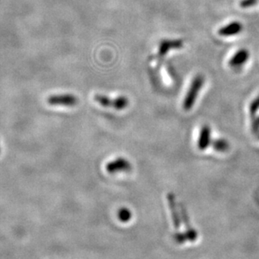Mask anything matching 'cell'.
I'll list each match as a JSON object with an SVG mask.
<instances>
[{"mask_svg":"<svg viewBox=\"0 0 259 259\" xmlns=\"http://www.w3.org/2000/svg\"><path fill=\"white\" fill-rule=\"evenodd\" d=\"M204 78L201 74H199L194 78L189 86V90L187 92L186 96L183 100V110L189 111L195 105V101L197 100L199 94L201 90L202 87L204 85Z\"/></svg>","mask_w":259,"mask_h":259,"instance_id":"cell-1","label":"cell"},{"mask_svg":"<svg viewBox=\"0 0 259 259\" xmlns=\"http://www.w3.org/2000/svg\"><path fill=\"white\" fill-rule=\"evenodd\" d=\"M79 102V99L72 94L53 95L47 98V103L52 106H75Z\"/></svg>","mask_w":259,"mask_h":259,"instance_id":"cell-2","label":"cell"},{"mask_svg":"<svg viewBox=\"0 0 259 259\" xmlns=\"http://www.w3.org/2000/svg\"><path fill=\"white\" fill-rule=\"evenodd\" d=\"M131 162L125 158H118L108 162L105 166V169L109 174L116 173H127L131 170Z\"/></svg>","mask_w":259,"mask_h":259,"instance_id":"cell-3","label":"cell"},{"mask_svg":"<svg viewBox=\"0 0 259 259\" xmlns=\"http://www.w3.org/2000/svg\"><path fill=\"white\" fill-rule=\"evenodd\" d=\"M183 46V41L182 40H162L159 44V55L165 57L172 50L181 49Z\"/></svg>","mask_w":259,"mask_h":259,"instance_id":"cell-4","label":"cell"},{"mask_svg":"<svg viewBox=\"0 0 259 259\" xmlns=\"http://www.w3.org/2000/svg\"><path fill=\"white\" fill-rule=\"evenodd\" d=\"M211 144V129L209 125H204L201 127L199 136L198 145L199 149L204 151L208 148V146Z\"/></svg>","mask_w":259,"mask_h":259,"instance_id":"cell-5","label":"cell"},{"mask_svg":"<svg viewBox=\"0 0 259 259\" xmlns=\"http://www.w3.org/2000/svg\"><path fill=\"white\" fill-rule=\"evenodd\" d=\"M249 57L250 53L247 49H241L236 52L233 57L229 60V66L232 67H241L247 62Z\"/></svg>","mask_w":259,"mask_h":259,"instance_id":"cell-6","label":"cell"},{"mask_svg":"<svg viewBox=\"0 0 259 259\" xmlns=\"http://www.w3.org/2000/svg\"><path fill=\"white\" fill-rule=\"evenodd\" d=\"M241 31H242V24L240 22L234 21L220 28L218 33L220 37H233L241 33Z\"/></svg>","mask_w":259,"mask_h":259,"instance_id":"cell-7","label":"cell"},{"mask_svg":"<svg viewBox=\"0 0 259 259\" xmlns=\"http://www.w3.org/2000/svg\"><path fill=\"white\" fill-rule=\"evenodd\" d=\"M168 205L170 208L171 214H172V219L174 222V226L175 228H179L180 219L178 214V211L176 210V204H175V199L173 194H168Z\"/></svg>","mask_w":259,"mask_h":259,"instance_id":"cell-8","label":"cell"},{"mask_svg":"<svg viewBox=\"0 0 259 259\" xmlns=\"http://www.w3.org/2000/svg\"><path fill=\"white\" fill-rule=\"evenodd\" d=\"M129 105V100L125 96H119L112 101V107L116 110H124Z\"/></svg>","mask_w":259,"mask_h":259,"instance_id":"cell-9","label":"cell"},{"mask_svg":"<svg viewBox=\"0 0 259 259\" xmlns=\"http://www.w3.org/2000/svg\"><path fill=\"white\" fill-rule=\"evenodd\" d=\"M211 143H212L214 150L218 153H225L226 151H228L229 148H230L228 141L225 139H217V140H214L213 142H211Z\"/></svg>","mask_w":259,"mask_h":259,"instance_id":"cell-10","label":"cell"},{"mask_svg":"<svg viewBox=\"0 0 259 259\" xmlns=\"http://www.w3.org/2000/svg\"><path fill=\"white\" fill-rule=\"evenodd\" d=\"M95 102L99 104H100L101 106L104 107V108H110L112 107V101L113 100H110V98L106 96V95H95Z\"/></svg>","mask_w":259,"mask_h":259,"instance_id":"cell-11","label":"cell"},{"mask_svg":"<svg viewBox=\"0 0 259 259\" xmlns=\"http://www.w3.org/2000/svg\"><path fill=\"white\" fill-rule=\"evenodd\" d=\"M118 218L121 222H128L132 218V213L127 208H121L118 211Z\"/></svg>","mask_w":259,"mask_h":259,"instance_id":"cell-12","label":"cell"},{"mask_svg":"<svg viewBox=\"0 0 259 259\" xmlns=\"http://www.w3.org/2000/svg\"><path fill=\"white\" fill-rule=\"evenodd\" d=\"M259 110V95L255 98L249 105V112L251 116H254Z\"/></svg>","mask_w":259,"mask_h":259,"instance_id":"cell-13","label":"cell"},{"mask_svg":"<svg viewBox=\"0 0 259 259\" xmlns=\"http://www.w3.org/2000/svg\"><path fill=\"white\" fill-rule=\"evenodd\" d=\"M258 3V0H241V5L242 8H249V7L254 6Z\"/></svg>","mask_w":259,"mask_h":259,"instance_id":"cell-14","label":"cell"},{"mask_svg":"<svg viewBox=\"0 0 259 259\" xmlns=\"http://www.w3.org/2000/svg\"><path fill=\"white\" fill-rule=\"evenodd\" d=\"M252 131L254 134H258L259 132V116L253 120V124H252Z\"/></svg>","mask_w":259,"mask_h":259,"instance_id":"cell-15","label":"cell"},{"mask_svg":"<svg viewBox=\"0 0 259 259\" xmlns=\"http://www.w3.org/2000/svg\"><path fill=\"white\" fill-rule=\"evenodd\" d=\"M257 135H258V138H259V133H258V134H257Z\"/></svg>","mask_w":259,"mask_h":259,"instance_id":"cell-16","label":"cell"}]
</instances>
